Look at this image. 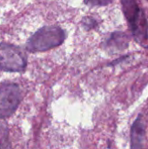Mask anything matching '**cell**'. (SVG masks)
<instances>
[{"instance_id": "obj_8", "label": "cell", "mask_w": 148, "mask_h": 149, "mask_svg": "<svg viewBox=\"0 0 148 149\" xmlns=\"http://www.w3.org/2000/svg\"><path fill=\"white\" fill-rule=\"evenodd\" d=\"M113 2V0H84V3L90 6H105L107 4H110Z\"/></svg>"}, {"instance_id": "obj_9", "label": "cell", "mask_w": 148, "mask_h": 149, "mask_svg": "<svg viewBox=\"0 0 148 149\" xmlns=\"http://www.w3.org/2000/svg\"><path fill=\"white\" fill-rule=\"evenodd\" d=\"M83 24L87 29H92L97 25V21L95 19H93L92 17H85L83 19Z\"/></svg>"}, {"instance_id": "obj_3", "label": "cell", "mask_w": 148, "mask_h": 149, "mask_svg": "<svg viewBox=\"0 0 148 149\" xmlns=\"http://www.w3.org/2000/svg\"><path fill=\"white\" fill-rule=\"evenodd\" d=\"M26 65V55L21 48L10 44H0V71L22 72Z\"/></svg>"}, {"instance_id": "obj_5", "label": "cell", "mask_w": 148, "mask_h": 149, "mask_svg": "<svg viewBox=\"0 0 148 149\" xmlns=\"http://www.w3.org/2000/svg\"><path fill=\"white\" fill-rule=\"evenodd\" d=\"M145 126L142 115L140 114L134 120L131 128V148H142L144 147Z\"/></svg>"}, {"instance_id": "obj_4", "label": "cell", "mask_w": 148, "mask_h": 149, "mask_svg": "<svg viewBox=\"0 0 148 149\" xmlns=\"http://www.w3.org/2000/svg\"><path fill=\"white\" fill-rule=\"evenodd\" d=\"M22 100V92L15 83L0 85V119L11 116L17 109Z\"/></svg>"}, {"instance_id": "obj_2", "label": "cell", "mask_w": 148, "mask_h": 149, "mask_svg": "<svg viewBox=\"0 0 148 149\" xmlns=\"http://www.w3.org/2000/svg\"><path fill=\"white\" fill-rule=\"evenodd\" d=\"M123 13L135 40L142 46L148 47V25L144 12L136 0H121Z\"/></svg>"}, {"instance_id": "obj_7", "label": "cell", "mask_w": 148, "mask_h": 149, "mask_svg": "<svg viewBox=\"0 0 148 149\" xmlns=\"http://www.w3.org/2000/svg\"><path fill=\"white\" fill-rule=\"evenodd\" d=\"M11 146L9 143V129L6 122L0 119V148H7Z\"/></svg>"}, {"instance_id": "obj_1", "label": "cell", "mask_w": 148, "mask_h": 149, "mask_svg": "<svg viewBox=\"0 0 148 149\" xmlns=\"http://www.w3.org/2000/svg\"><path fill=\"white\" fill-rule=\"evenodd\" d=\"M65 38V31L59 26H44L37 31L29 38L25 48L30 52H46L62 45Z\"/></svg>"}, {"instance_id": "obj_6", "label": "cell", "mask_w": 148, "mask_h": 149, "mask_svg": "<svg viewBox=\"0 0 148 149\" xmlns=\"http://www.w3.org/2000/svg\"><path fill=\"white\" fill-rule=\"evenodd\" d=\"M129 43L128 37L123 32H114L106 41V48L108 50L121 51L127 48Z\"/></svg>"}]
</instances>
